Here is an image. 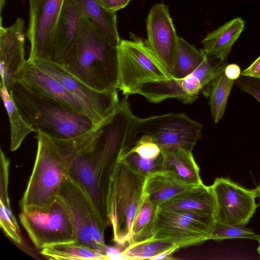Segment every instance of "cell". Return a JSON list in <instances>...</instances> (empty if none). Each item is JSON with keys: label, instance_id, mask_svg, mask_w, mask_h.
<instances>
[{"label": "cell", "instance_id": "1", "mask_svg": "<svg viewBox=\"0 0 260 260\" xmlns=\"http://www.w3.org/2000/svg\"><path fill=\"white\" fill-rule=\"evenodd\" d=\"M10 93L23 118L35 132H40L51 138L67 139L98 127L86 115L20 80L14 83Z\"/></svg>", "mask_w": 260, "mask_h": 260}, {"label": "cell", "instance_id": "2", "mask_svg": "<svg viewBox=\"0 0 260 260\" xmlns=\"http://www.w3.org/2000/svg\"><path fill=\"white\" fill-rule=\"evenodd\" d=\"M63 67L93 89L100 91L116 89L119 77V47L110 43L92 23L83 16L80 21L75 53Z\"/></svg>", "mask_w": 260, "mask_h": 260}, {"label": "cell", "instance_id": "3", "mask_svg": "<svg viewBox=\"0 0 260 260\" xmlns=\"http://www.w3.org/2000/svg\"><path fill=\"white\" fill-rule=\"evenodd\" d=\"M98 127L75 138H53L66 162L69 177L89 198L105 227L110 175L94 147Z\"/></svg>", "mask_w": 260, "mask_h": 260}, {"label": "cell", "instance_id": "4", "mask_svg": "<svg viewBox=\"0 0 260 260\" xmlns=\"http://www.w3.org/2000/svg\"><path fill=\"white\" fill-rule=\"evenodd\" d=\"M146 176L118 159L109 177L107 197L109 223L113 229V240L124 246L131 236L134 218L145 193Z\"/></svg>", "mask_w": 260, "mask_h": 260}, {"label": "cell", "instance_id": "5", "mask_svg": "<svg viewBox=\"0 0 260 260\" xmlns=\"http://www.w3.org/2000/svg\"><path fill=\"white\" fill-rule=\"evenodd\" d=\"M36 138L38 148L34 168L20 201L22 211L48 209L69 177L64 158L53 139L40 132Z\"/></svg>", "mask_w": 260, "mask_h": 260}, {"label": "cell", "instance_id": "6", "mask_svg": "<svg viewBox=\"0 0 260 260\" xmlns=\"http://www.w3.org/2000/svg\"><path fill=\"white\" fill-rule=\"evenodd\" d=\"M202 124L186 114L167 113L140 118L134 116L125 148L142 136L149 137L161 150L179 148L192 150L201 135Z\"/></svg>", "mask_w": 260, "mask_h": 260}, {"label": "cell", "instance_id": "7", "mask_svg": "<svg viewBox=\"0 0 260 260\" xmlns=\"http://www.w3.org/2000/svg\"><path fill=\"white\" fill-rule=\"evenodd\" d=\"M173 78L150 48L147 40H121L117 89L125 96L141 85Z\"/></svg>", "mask_w": 260, "mask_h": 260}, {"label": "cell", "instance_id": "8", "mask_svg": "<svg viewBox=\"0 0 260 260\" xmlns=\"http://www.w3.org/2000/svg\"><path fill=\"white\" fill-rule=\"evenodd\" d=\"M57 200L70 218L76 240L103 253L106 228L86 193L68 177L61 185Z\"/></svg>", "mask_w": 260, "mask_h": 260}, {"label": "cell", "instance_id": "9", "mask_svg": "<svg viewBox=\"0 0 260 260\" xmlns=\"http://www.w3.org/2000/svg\"><path fill=\"white\" fill-rule=\"evenodd\" d=\"M215 215L201 212L158 209L152 239L172 243L179 248L210 240Z\"/></svg>", "mask_w": 260, "mask_h": 260}, {"label": "cell", "instance_id": "10", "mask_svg": "<svg viewBox=\"0 0 260 260\" xmlns=\"http://www.w3.org/2000/svg\"><path fill=\"white\" fill-rule=\"evenodd\" d=\"M19 218L30 240L38 249L76 240L70 218L57 200L46 210L22 211Z\"/></svg>", "mask_w": 260, "mask_h": 260}, {"label": "cell", "instance_id": "11", "mask_svg": "<svg viewBox=\"0 0 260 260\" xmlns=\"http://www.w3.org/2000/svg\"><path fill=\"white\" fill-rule=\"evenodd\" d=\"M43 71L53 77L67 88L89 112L95 125H101L114 112L120 100L117 89L100 91L90 87L62 66L51 60L34 61Z\"/></svg>", "mask_w": 260, "mask_h": 260}, {"label": "cell", "instance_id": "12", "mask_svg": "<svg viewBox=\"0 0 260 260\" xmlns=\"http://www.w3.org/2000/svg\"><path fill=\"white\" fill-rule=\"evenodd\" d=\"M29 21L26 37L30 44L28 60H52L58 20L64 0H28Z\"/></svg>", "mask_w": 260, "mask_h": 260}, {"label": "cell", "instance_id": "13", "mask_svg": "<svg viewBox=\"0 0 260 260\" xmlns=\"http://www.w3.org/2000/svg\"><path fill=\"white\" fill-rule=\"evenodd\" d=\"M210 186L215 199L216 221L245 225L257 207L255 189H247L225 178L215 179Z\"/></svg>", "mask_w": 260, "mask_h": 260}, {"label": "cell", "instance_id": "14", "mask_svg": "<svg viewBox=\"0 0 260 260\" xmlns=\"http://www.w3.org/2000/svg\"><path fill=\"white\" fill-rule=\"evenodd\" d=\"M148 43L158 59L171 73L175 63L179 37L169 13L168 6L154 4L146 20Z\"/></svg>", "mask_w": 260, "mask_h": 260}, {"label": "cell", "instance_id": "15", "mask_svg": "<svg viewBox=\"0 0 260 260\" xmlns=\"http://www.w3.org/2000/svg\"><path fill=\"white\" fill-rule=\"evenodd\" d=\"M0 24L1 84L4 83L9 92L17 79L18 74L23 67L25 59V22L17 18L9 27Z\"/></svg>", "mask_w": 260, "mask_h": 260}, {"label": "cell", "instance_id": "16", "mask_svg": "<svg viewBox=\"0 0 260 260\" xmlns=\"http://www.w3.org/2000/svg\"><path fill=\"white\" fill-rule=\"evenodd\" d=\"M84 16L80 0H64L57 23L52 60L64 66L73 56L80 21Z\"/></svg>", "mask_w": 260, "mask_h": 260}, {"label": "cell", "instance_id": "17", "mask_svg": "<svg viewBox=\"0 0 260 260\" xmlns=\"http://www.w3.org/2000/svg\"><path fill=\"white\" fill-rule=\"evenodd\" d=\"M17 80L86 115L91 120L89 112L79 100L60 82L39 68L34 61L26 60L18 74Z\"/></svg>", "mask_w": 260, "mask_h": 260}, {"label": "cell", "instance_id": "18", "mask_svg": "<svg viewBox=\"0 0 260 260\" xmlns=\"http://www.w3.org/2000/svg\"><path fill=\"white\" fill-rule=\"evenodd\" d=\"M202 91L199 80L193 75L182 78L156 81L144 84L134 94H139L149 102L158 103L168 99H176L184 104H191Z\"/></svg>", "mask_w": 260, "mask_h": 260}, {"label": "cell", "instance_id": "19", "mask_svg": "<svg viewBox=\"0 0 260 260\" xmlns=\"http://www.w3.org/2000/svg\"><path fill=\"white\" fill-rule=\"evenodd\" d=\"M162 210L201 212L215 215L216 203L210 186H196L160 204Z\"/></svg>", "mask_w": 260, "mask_h": 260}, {"label": "cell", "instance_id": "20", "mask_svg": "<svg viewBox=\"0 0 260 260\" xmlns=\"http://www.w3.org/2000/svg\"><path fill=\"white\" fill-rule=\"evenodd\" d=\"M161 170L166 171L178 180L193 186L204 184L200 175V169L192 152L179 148L161 150Z\"/></svg>", "mask_w": 260, "mask_h": 260}, {"label": "cell", "instance_id": "21", "mask_svg": "<svg viewBox=\"0 0 260 260\" xmlns=\"http://www.w3.org/2000/svg\"><path fill=\"white\" fill-rule=\"evenodd\" d=\"M245 28V21L240 17L226 22L209 33L201 43L208 55L225 61L234 44Z\"/></svg>", "mask_w": 260, "mask_h": 260}, {"label": "cell", "instance_id": "22", "mask_svg": "<svg viewBox=\"0 0 260 260\" xmlns=\"http://www.w3.org/2000/svg\"><path fill=\"white\" fill-rule=\"evenodd\" d=\"M194 186L178 180L166 171L160 170L146 177L144 191L153 204L159 206Z\"/></svg>", "mask_w": 260, "mask_h": 260}, {"label": "cell", "instance_id": "23", "mask_svg": "<svg viewBox=\"0 0 260 260\" xmlns=\"http://www.w3.org/2000/svg\"><path fill=\"white\" fill-rule=\"evenodd\" d=\"M80 2L84 16L110 43L119 47L121 39L117 29L116 12L107 9L98 0H80Z\"/></svg>", "mask_w": 260, "mask_h": 260}, {"label": "cell", "instance_id": "24", "mask_svg": "<svg viewBox=\"0 0 260 260\" xmlns=\"http://www.w3.org/2000/svg\"><path fill=\"white\" fill-rule=\"evenodd\" d=\"M40 253L48 259H106L104 253L76 240L46 246L41 249Z\"/></svg>", "mask_w": 260, "mask_h": 260}, {"label": "cell", "instance_id": "25", "mask_svg": "<svg viewBox=\"0 0 260 260\" xmlns=\"http://www.w3.org/2000/svg\"><path fill=\"white\" fill-rule=\"evenodd\" d=\"M158 209L159 207L153 204L145 194L133 222L127 245L152 239Z\"/></svg>", "mask_w": 260, "mask_h": 260}, {"label": "cell", "instance_id": "26", "mask_svg": "<svg viewBox=\"0 0 260 260\" xmlns=\"http://www.w3.org/2000/svg\"><path fill=\"white\" fill-rule=\"evenodd\" d=\"M1 96L10 124V150L13 152L19 148L28 134L35 131L23 118L4 83L1 84Z\"/></svg>", "mask_w": 260, "mask_h": 260}, {"label": "cell", "instance_id": "27", "mask_svg": "<svg viewBox=\"0 0 260 260\" xmlns=\"http://www.w3.org/2000/svg\"><path fill=\"white\" fill-rule=\"evenodd\" d=\"M203 50H198L183 38L179 37L177 52L173 69V78L182 79L192 74L206 59Z\"/></svg>", "mask_w": 260, "mask_h": 260}, {"label": "cell", "instance_id": "28", "mask_svg": "<svg viewBox=\"0 0 260 260\" xmlns=\"http://www.w3.org/2000/svg\"><path fill=\"white\" fill-rule=\"evenodd\" d=\"M234 81L228 78L223 71L211 81L208 87L206 96L209 97V105L215 123L223 117Z\"/></svg>", "mask_w": 260, "mask_h": 260}, {"label": "cell", "instance_id": "29", "mask_svg": "<svg viewBox=\"0 0 260 260\" xmlns=\"http://www.w3.org/2000/svg\"><path fill=\"white\" fill-rule=\"evenodd\" d=\"M176 246L163 240L151 239L128 245L122 252L125 259H152L169 249Z\"/></svg>", "mask_w": 260, "mask_h": 260}, {"label": "cell", "instance_id": "30", "mask_svg": "<svg viewBox=\"0 0 260 260\" xmlns=\"http://www.w3.org/2000/svg\"><path fill=\"white\" fill-rule=\"evenodd\" d=\"M0 225L6 234L14 242L21 244L19 226L10 204L8 190H0Z\"/></svg>", "mask_w": 260, "mask_h": 260}, {"label": "cell", "instance_id": "31", "mask_svg": "<svg viewBox=\"0 0 260 260\" xmlns=\"http://www.w3.org/2000/svg\"><path fill=\"white\" fill-rule=\"evenodd\" d=\"M119 159L124 160L135 171L146 177L162 168V153L156 158L147 159L129 150L123 149Z\"/></svg>", "mask_w": 260, "mask_h": 260}, {"label": "cell", "instance_id": "32", "mask_svg": "<svg viewBox=\"0 0 260 260\" xmlns=\"http://www.w3.org/2000/svg\"><path fill=\"white\" fill-rule=\"evenodd\" d=\"M259 236L245 225H231L216 221L210 240L220 241L228 239L245 238L256 240Z\"/></svg>", "mask_w": 260, "mask_h": 260}, {"label": "cell", "instance_id": "33", "mask_svg": "<svg viewBox=\"0 0 260 260\" xmlns=\"http://www.w3.org/2000/svg\"><path fill=\"white\" fill-rule=\"evenodd\" d=\"M123 149L129 150L147 159L156 158L161 153L160 147L147 136H142L133 146Z\"/></svg>", "mask_w": 260, "mask_h": 260}, {"label": "cell", "instance_id": "34", "mask_svg": "<svg viewBox=\"0 0 260 260\" xmlns=\"http://www.w3.org/2000/svg\"><path fill=\"white\" fill-rule=\"evenodd\" d=\"M238 87L257 100L260 103V79L244 76L236 80Z\"/></svg>", "mask_w": 260, "mask_h": 260}, {"label": "cell", "instance_id": "35", "mask_svg": "<svg viewBox=\"0 0 260 260\" xmlns=\"http://www.w3.org/2000/svg\"><path fill=\"white\" fill-rule=\"evenodd\" d=\"M109 10L116 12L124 8L131 0H98Z\"/></svg>", "mask_w": 260, "mask_h": 260}, {"label": "cell", "instance_id": "36", "mask_svg": "<svg viewBox=\"0 0 260 260\" xmlns=\"http://www.w3.org/2000/svg\"><path fill=\"white\" fill-rule=\"evenodd\" d=\"M241 76L260 79V56L241 72Z\"/></svg>", "mask_w": 260, "mask_h": 260}, {"label": "cell", "instance_id": "37", "mask_svg": "<svg viewBox=\"0 0 260 260\" xmlns=\"http://www.w3.org/2000/svg\"><path fill=\"white\" fill-rule=\"evenodd\" d=\"M224 72L228 78L234 81L238 79L241 74L240 67L236 63H231L226 65Z\"/></svg>", "mask_w": 260, "mask_h": 260}, {"label": "cell", "instance_id": "38", "mask_svg": "<svg viewBox=\"0 0 260 260\" xmlns=\"http://www.w3.org/2000/svg\"><path fill=\"white\" fill-rule=\"evenodd\" d=\"M179 249L177 246H174L168 250L162 252L161 253L158 254L156 256L154 257L152 259H172L171 257V255L172 253H173L176 250Z\"/></svg>", "mask_w": 260, "mask_h": 260}, {"label": "cell", "instance_id": "39", "mask_svg": "<svg viewBox=\"0 0 260 260\" xmlns=\"http://www.w3.org/2000/svg\"><path fill=\"white\" fill-rule=\"evenodd\" d=\"M257 197L259 198L260 199V183L257 188L255 189Z\"/></svg>", "mask_w": 260, "mask_h": 260}, {"label": "cell", "instance_id": "40", "mask_svg": "<svg viewBox=\"0 0 260 260\" xmlns=\"http://www.w3.org/2000/svg\"><path fill=\"white\" fill-rule=\"evenodd\" d=\"M256 240L258 241V246L257 247V251L258 252V253L259 255V257H260V236H259V237H258V238L256 239Z\"/></svg>", "mask_w": 260, "mask_h": 260}]
</instances>
